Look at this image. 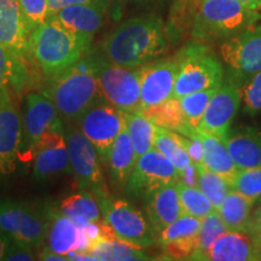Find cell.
<instances>
[{
	"label": "cell",
	"mask_w": 261,
	"mask_h": 261,
	"mask_svg": "<svg viewBox=\"0 0 261 261\" xmlns=\"http://www.w3.org/2000/svg\"><path fill=\"white\" fill-rule=\"evenodd\" d=\"M165 2L166 0H129L130 4L139 6V8H150V6L160 5Z\"/></svg>",
	"instance_id": "obj_48"
},
{
	"label": "cell",
	"mask_w": 261,
	"mask_h": 261,
	"mask_svg": "<svg viewBox=\"0 0 261 261\" xmlns=\"http://www.w3.org/2000/svg\"><path fill=\"white\" fill-rule=\"evenodd\" d=\"M179 71L173 97L181 98L198 91L217 89L223 84L220 61L207 42L192 40L177 54Z\"/></svg>",
	"instance_id": "obj_5"
},
{
	"label": "cell",
	"mask_w": 261,
	"mask_h": 261,
	"mask_svg": "<svg viewBox=\"0 0 261 261\" xmlns=\"http://www.w3.org/2000/svg\"><path fill=\"white\" fill-rule=\"evenodd\" d=\"M29 34L18 0H0V45L25 63Z\"/></svg>",
	"instance_id": "obj_19"
},
{
	"label": "cell",
	"mask_w": 261,
	"mask_h": 261,
	"mask_svg": "<svg viewBox=\"0 0 261 261\" xmlns=\"http://www.w3.org/2000/svg\"><path fill=\"white\" fill-rule=\"evenodd\" d=\"M166 24L158 15L137 16L116 25L104 39L108 61L126 68H138L158 60L167 51Z\"/></svg>",
	"instance_id": "obj_1"
},
{
	"label": "cell",
	"mask_w": 261,
	"mask_h": 261,
	"mask_svg": "<svg viewBox=\"0 0 261 261\" xmlns=\"http://www.w3.org/2000/svg\"><path fill=\"white\" fill-rule=\"evenodd\" d=\"M38 260H45V261H68V256L61 255L56 252H52L47 247H42L38 255Z\"/></svg>",
	"instance_id": "obj_47"
},
{
	"label": "cell",
	"mask_w": 261,
	"mask_h": 261,
	"mask_svg": "<svg viewBox=\"0 0 261 261\" xmlns=\"http://www.w3.org/2000/svg\"><path fill=\"white\" fill-rule=\"evenodd\" d=\"M58 110L44 92H29L24 98L22 116V144L19 159L33 158L42 137L57 121Z\"/></svg>",
	"instance_id": "obj_12"
},
{
	"label": "cell",
	"mask_w": 261,
	"mask_h": 261,
	"mask_svg": "<svg viewBox=\"0 0 261 261\" xmlns=\"http://www.w3.org/2000/svg\"><path fill=\"white\" fill-rule=\"evenodd\" d=\"M104 220L112 227L115 237L148 248L158 243V233L150 221L128 201L112 198L104 194L98 196Z\"/></svg>",
	"instance_id": "obj_7"
},
{
	"label": "cell",
	"mask_w": 261,
	"mask_h": 261,
	"mask_svg": "<svg viewBox=\"0 0 261 261\" xmlns=\"http://www.w3.org/2000/svg\"><path fill=\"white\" fill-rule=\"evenodd\" d=\"M52 210L23 201L0 198V230L11 241L42 247L51 224Z\"/></svg>",
	"instance_id": "obj_6"
},
{
	"label": "cell",
	"mask_w": 261,
	"mask_h": 261,
	"mask_svg": "<svg viewBox=\"0 0 261 261\" xmlns=\"http://www.w3.org/2000/svg\"><path fill=\"white\" fill-rule=\"evenodd\" d=\"M223 142L237 169L261 167V130L256 127H238Z\"/></svg>",
	"instance_id": "obj_22"
},
{
	"label": "cell",
	"mask_w": 261,
	"mask_h": 261,
	"mask_svg": "<svg viewBox=\"0 0 261 261\" xmlns=\"http://www.w3.org/2000/svg\"><path fill=\"white\" fill-rule=\"evenodd\" d=\"M260 200H261V198H260Z\"/></svg>",
	"instance_id": "obj_53"
},
{
	"label": "cell",
	"mask_w": 261,
	"mask_h": 261,
	"mask_svg": "<svg viewBox=\"0 0 261 261\" xmlns=\"http://www.w3.org/2000/svg\"><path fill=\"white\" fill-rule=\"evenodd\" d=\"M51 17L60 22L90 47L93 37L103 27L107 14L99 6L91 3L65 6Z\"/></svg>",
	"instance_id": "obj_20"
},
{
	"label": "cell",
	"mask_w": 261,
	"mask_h": 261,
	"mask_svg": "<svg viewBox=\"0 0 261 261\" xmlns=\"http://www.w3.org/2000/svg\"><path fill=\"white\" fill-rule=\"evenodd\" d=\"M67 121H76L87 108L100 99L97 57H85L48 80L44 91Z\"/></svg>",
	"instance_id": "obj_3"
},
{
	"label": "cell",
	"mask_w": 261,
	"mask_h": 261,
	"mask_svg": "<svg viewBox=\"0 0 261 261\" xmlns=\"http://www.w3.org/2000/svg\"><path fill=\"white\" fill-rule=\"evenodd\" d=\"M178 71L179 60L177 56L155 60L138 67L142 108L156 106L172 98Z\"/></svg>",
	"instance_id": "obj_15"
},
{
	"label": "cell",
	"mask_w": 261,
	"mask_h": 261,
	"mask_svg": "<svg viewBox=\"0 0 261 261\" xmlns=\"http://www.w3.org/2000/svg\"><path fill=\"white\" fill-rule=\"evenodd\" d=\"M64 135L69 150L70 169L80 190L93 191L97 197L107 194L100 159L92 143L79 128L71 125L65 127Z\"/></svg>",
	"instance_id": "obj_10"
},
{
	"label": "cell",
	"mask_w": 261,
	"mask_h": 261,
	"mask_svg": "<svg viewBox=\"0 0 261 261\" xmlns=\"http://www.w3.org/2000/svg\"><path fill=\"white\" fill-rule=\"evenodd\" d=\"M253 204L254 201L231 189L217 211L228 231H254L250 218Z\"/></svg>",
	"instance_id": "obj_29"
},
{
	"label": "cell",
	"mask_w": 261,
	"mask_h": 261,
	"mask_svg": "<svg viewBox=\"0 0 261 261\" xmlns=\"http://www.w3.org/2000/svg\"><path fill=\"white\" fill-rule=\"evenodd\" d=\"M179 197H180L182 214H189L192 217L203 219L208 214L215 211L213 203L204 192L197 187H191L184 182H177Z\"/></svg>",
	"instance_id": "obj_36"
},
{
	"label": "cell",
	"mask_w": 261,
	"mask_h": 261,
	"mask_svg": "<svg viewBox=\"0 0 261 261\" xmlns=\"http://www.w3.org/2000/svg\"><path fill=\"white\" fill-rule=\"evenodd\" d=\"M126 128L135 149L137 160L150 150L155 149L158 126L142 113H126Z\"/></svg>",
	"instance_id": "obj_31"
},
{
	"label": "cell",
	"mask_w": 261,
	"mask_h": 261,
	"mask_svg": "<svg viewBox=\"0 0 261 261\" xmlns=\"http://www.w3.org/2000/svg\"><path fill=\"white\" fill-rule=\"evenodd\" d=\"M144 248L117 237L103 238L91 247L89 253L94 261H138L150 260Z\"/></svg>",
	"instance_id": "obj_28"
},
{
	"label": "cell",
	"mask_w": 261,
	"mask_h": 261,
	"mask_svg": "<svg viewBox=\"0 0 261 261\" xmlns=\"http://www.w3.org/2000/svg\"><path fill=\"white\" fill-rule=\"evenodd\" d=\"M97 76L103 99L125 113L140 112L138 68H126L97 57Z\"/></svg>",
	"instance_id": "obj_9"
},
{
	"label": "cell",
	"mask_w": 261,
	"mask_h": 261,
	"mask_svg": "<svg viewBox=\"0 0 261 261\" xmlns=\"http://www.w3.org/2000/svg\"><path fill=\"white\" fill-rule=\"evenodd\" d=\"M231 189L255 202L261 198V167L238 169Z\"/></svg>",
	"instance_id": "obj_39"
},
{
	"label": "cell",
	"mask_w": 261,
	"mask_h": 261,
	"mask_svg": "<svg viewBox=\"0 0 261 261\" xmlns=\"http://www.w3.org/2000/svg\"><path fill=\"white\" fill-rule=\"evenodd\" d=\"M179 181L191 187H197V163L192 162L185 169L179 171Z\"/></svg>",
	"instance_id": "obj_46"
},
{
	"label": "cell",
	"mask_w": 261,
	"mask_h": 261,
	"mask_svg": "<svg viewBox=\"0 0 261 261\" xmlns=\"http://www.w3.org/2000/svg\"><path fill=\"white\" fill-rule=\"evenodd\" d=\"M197 0H174L169 11L166 32L169 42L178 44L191 38Z\"/></svg>",
	"instance_id": "obj_30"
},
{
	"label": "cell",
	"mask_w": 261,
	"mask_h": 261,
	"mask_svg": "<svg viewBox=\"0 0 261 261\" xmlns=\"http://www.w3.org/2000/svg\"><path fill=\"white\" fill-rule=\"evenodd\" d=\"M22 144V117L10 90L0 92V177H6L17 167Z\"/></svg>",
	"instance_id": "obj_16"
},
{
	"label": "cell",
	"mask_w": 261,
	"mask_h": 261,
	"mask_svg": "<svg viewBox=\"0 0 261 261\" xmlns=\"http://www.w3.org/2000/svg\"><path fill=\"white\" fill-rule=\"evenodd\" d=\"M217 90L218 87L217 89L198 91V92L187 94V96L179 98L185 119H187L188 125L190 126L191 129L200 130L205 109H207L212 96H213Z\"/></svg>",
	"instance_id": "obj_37"
},
{
	"label": "cell",
	"mask_w": 261,
	"mask_h": 261,
	"mask_svg": "<svg viewBox=\"0 0 261 261\" xmlns=\"http://www.w3.org/2000/svg\"><path fill=\"white\" fill-rule=\"evenodd\" d=\"M93 3L99 6L112 21L120 22L129 0H94Z\"/></svg>",
	"instance_id": "obj_43"
},
{
	"label": "cell",
	"mask_w": 261,
	"mask_h": 261,
	"mask_svg": "<svg viewBox=\"0 0 261 261\" xmlns=\"http://www.w3.org/2000/svg\"><path fill=\"white\" fill-rule=\"evenodd\" d=\"M46 240L48 249L61 255L68 256L71 252L89 253V243L85 238L83 227L77 226L58 210H52Z\"/></svg>",
	"instance_id": "obj_23"
},
{
	"label": "cell",
	"mask_w": 261,
	"mask_h": 261,
	"mask_svg": "<svg viewBox=\"0 0 261 261\" xmlns=\"http://www.w3.org/2000/svg\"><path fill=\"white\" fill-rule=\"evenodd\" d=\"M198 136L203 143V165L212 172L224 177L230 182L236 175L238 169L232 158L228 154L223 139L198 130Z\"/></svg>",
	"instance_id": "obj_27"
},
{
	"label": "cell",
	"mask_w": 261,
	"mask_h": 261,
	"mask_svg": "<svg viewBox=\"0 0 261 261\" xmlns=\"http://www.w3.org/2000/svg\"><path fill=\"white\" fill-rule=\"evenodd\" d=\"M28 63L17 61L4 46L0 45V92L10 90L22 91L28 81Z\"/></svg>",
	"instance_id": "obj_33"
},
{
	"label": "cell",
	"mask_w": 261,
	"mask_h": 261,
	"mask_svg": "<svg viewBox=\"0 0 261 261\" xmlns=\"http://www.w3.org/2000/svg\"><path fill=\"white\" fill-rule=\"evenodd\" d=\"M259 232V237H260V241H261V231H257Z\"/></svg>",
	"instance_id": "obj_52"
},
{
	"label": "cell",
	"mask_w": 261,
	"mask_h": 261,
	"mask_svg": "<svg viewBox=\"0 0 261 261\" xmlns=\"http://www.w3.org/2000/svg\"><path fill=\"white\" fill-rule=\"evenodd\" d=\"M33 160V177L38 181L47 180L62 173L69 172V150L65 140L64 127L60 119H57L39 142Z\"/></svg>",
	"instance_id": "obj_14"
},
{
	"label": "cell",
	"mask_w": 261,
	"mask_h": 261,
	"mask_svg": "<svg viewBox=\"0 0 261 261\" xmlns=\"http://www.w3.org/2000/svg\"><path fill=\"white\" fill-rule=\"evenodd\" d=\"M185 149H187L191 161L194 163L203 162V143L198 136V130L195 136L187 137L185 136Z\"/></svg>",
	"instance_id": "obj_44"
},
{
	"label": "cell",
	"mask_w": 261,
	"mask_h": 261,
	"mask_svg": "<svg viewBox=\"0 0 261 261\" xmlns=\"http://www.w3.org/2000/svg\"><path fill=\"white\" fill-rule=\"evenodd\" d=\"M238 2L242 3L243 5H246L247 8L259 11L261 10V0H238Z\"/></svg>",
	"instance_id": "obj_51"
},
{
	"label": "cell",
	"mask_w": 261,
	"mask_h": 261,
	"mask_svg": "<svg viewBox=\"0 0 261 261\" xmlns=\"http://www.w3.org/2000/svg\"><path fill=\"white\" fill-rule=\"evenodd\" d=\"M179 181V171L173 163L152 149L137 160L132 174L127 181L126 191L129 196H145L148 192Z\"/></svg>",
	"instance_id": "obj_13"
},
{
	"label": "cell",
	"mask_w": 261,
	"mask_h": 261,
	"mask_svg": "<svg viewBox=\"0 0 261 261\" xmlns=\"http://www.w3.org/2000/svg\"><path fill=\"white\" fill-rule=\"evenodd\" d=\"M244 112L250 115L261 113V71L250 75L241 89Z\"/></svg>",
	"instance_id": "obj_40"
},
{
	"label": "cell",
	"mask_w": 261,
	"mask_h": 261,
	"mask_svg": "<svg viewBox=\"0 0 261 261\" xmlns=\"http://www.w3.org/2000/svg\"><path fill=\"white\" fill-rule=\"evenodd\" d=\"M252 227L254 231H261V207L257 208V211L254 214L252 219Z\"/></svg>",
	"instance_id": "obj_50"
},
{
	"label": "cell",
	"mask_w": 261,
	"mask_h": 261,
	"mask_svg": "<svg viewBox=\"0 0 261 261\" xmlns=\"http://www.w3.org/2000/svg\"><path fill=\"white\" fill-rule=\"evenodd\" d=\"M260 18L259 11L238 0H197L191 39L203 42L225 40Z\"/></svg>",
	"instance_id": "obj_4"
},
{
	"label": "cell",
	"mask_w": 261,
	"mask_h": 261,
	"mask_svg": "<svg viewBox=\"0 0 261 261\" xmlns=\"http://www.w3.org/2000/svg\"><path fill=\"white\" fill-rule=\"evenodd\" d=\"M137 162V156L133 149L132 142H130L128 132H127L126 125L123 127L121 133L117 138L110 150L109 158H108V165H109L110 175L113 181L119 187H125L127 181L132 174Z\"/></svg>",
	"instance_id": "obj_25"
},
{
	"label": "cell",
	"mask_w": 261,
	"mask_h": 261,
	"mask_svg": "<svg viewBox=\"0 0 261 261\" xmlns=\"http://www.w3.org/2000/svg\"><path fill=\"white\" fill-rule=\"evenodd\" d=\"M227 231L228 228L218 211H213L203 219H201V227L197 234V249L191 260H205V255L213 243Z\"/></svg>",
	"instance_id": "obj_34"
},
{
	"label": "cell",
	"mask_w": 261,
	"mask_h": 261,
	"mask_svg": "<svg viewBox=\"0 0 261 261\" xmlns=\"http://www.w3.org/2000/svg\"><path fill=\"white\" fill-rule=\"evenodd\" d=\"M219 52L228 69L240 77L261 71V18L221 41Z\"/></svg>",
	"instance_id": "obj_11"
},
{
	"label": "cell",
	"mask_w": 261,
	"mask_h": 261,
	"mask_svg": "<svg viewBox=\"0 0 261 261\" xmlns=\"http://www.w3.org/2000/svg\"><path fill=\"white\" fill-rule=\"evenodd\" d=\"M144 200L149 221L156 233L182 214L177 182L148 192L144 196Z\"/></svg>",
	"instance_id": "obj_21"
},
{
	"label": "cell",
	"mask_w": 261,
	"mask_h": 261,
	"mask_svg": "<svg viewBox=\"0 0 261 261\" xmlns=\"http://www.w3.org/2000/svg\"><path fill=\"white\" fill-rule=\"evenodd\" d=\"M197 188L204 192L217 211L230 192L231 184L224 177L208 169L203 163H197Z\"/></svg>",
	"instance_id": "obj_35"
},
{
	"label": "cell",
	"mask_w": 261,
	"mask_h": 261,
	"mask_svg": "<svg viewBox=\"0 0 261 261\" xmlns=\"http://www.w3.org/2000/svg\"><path fill=\"white\" fill-rule=\"evenodd\" d=\"M201 227V219L189 214H181L177 220L158 233V243L163 244L177 240L197 237Z\"/></svg>",
	"instance_id": "obj_38"
},
{
	"label": "cell",
	"mask_w": 261,
	"mask_h": 261,
	"mask_svg": "<svg viewBox=\"0 0 261 261\" xmlns=\"http://www.w3.org/2000/svg\"><path fill=\"white\" fill-rule=\"evenodd\" d=\"M35 248H33L29 244L16 242L11 241L9 247L6 248L3 260L4 261H34L38 257L35 255Z\"/></svg>",
	"instance_id": "obj_42"
},
{
	"label": "cell",
	"mask_w": 261,
	"mask_h": 261,
	"mask_svg": "<svg viewBox=\"0 0 261 261\" xmlns=\"http://www.w3.org/2000/svg\"><path fill=\"white\" fill-rule=\"evenodd\" d=\"M90 47L54 17L32 31L27 45L28 67L47 80L77 63Z\"/></svg>",
	"instance_id": "obj_2"
},
{
	"label": "cell",
	"mask_w": 261,
	"mask_h": 261,
	"mask_svg": "<svg viewBox=\"0 0 261 261\" xmlns=\"http://www.w3.org/2000/svg\"><path fill=\"white\" fill-rule=\"evenodd\" d=\"M75 122L96 148L100 161L107 163L114 142L126 125V113L100 98Z\"/></svg>",
	"instance_id": "obj_8"
},
{
	"label": "cell",
	"mask_w": 261,
	"mask_h": 261,
	"mask_svg": "<svg viewBox=\"0 0 261 261\" xmlns=\"http://www.w3.org/2000/svg\"><path fill=\"white\" fill-rule=\"evenodd\" d=\"M29 31L44 23L48 17V0H18Z\"/></svg>",
	"instance_id": "obj_41"
},
{
	"label": "cell",
	"mask_w": 261,
	"mask_h": 261,
	"mask_svg": "<svg viewBox=\"0 0 261 261\" xmlns=\"http://www.w3.org/2000/svg\"><path fill=\"white\" fill-rule=\"evenodd\" d=\"M185 136L163 127L156 128L155 149L159 150L177 167L178 171H182L190 166L192 161L185 149Z\"/></svg>",
	"instance_id": "obj_32"
},
{
	"label": "cell",
	"mask_w": 261,
	"mask_h": 261,
	"mask_svg": "<svg viewBox=\"0 0 261 261\" xmlns=\"http://www.w3.org/2000/svg\"><path fill=\"white\" fill-rule=\"evenodd\" d=\"M94 0H48V17L54 16L56 12L65 6L80 5V4H91ZM47 17V18H48Z\"/></svg>",
	"instance_id": "obj_45"
},
{
	"label": "cell",
	"mask_w": 261,
	"mask_h": 261,
	"mask_svg": "<svg viewBox=\"0 0 261 261\" xmlns=\"http://www.w3.org/2000/svg\"><path fill=\"white\" fill-rule=\"evenodd\" d=\"M241 102V87L236 83L227 81L221 84L208 103L200 130L224 139L240 109Z\"/></svg>",
	"instance_id": "obj_17"
},
{
	"label": "cell",
	"mask_w": 261,
	"mask_h": 261,
	"mask_svg": "<svg viewBox=\"0 0 261 261\" xmlns=\"http://www.w3.org/2000/svg\"><path fill=\"white\" fill-rule=\"evenodd\" d=\"M10 242H11V240H10V238L6 236L5 233L0 230V261H2L3 257H4L6 248L9 247Z\"/></svg>",
	"instance_id": "obj_49"
},
{
	"label": "cell",
	"mask_w": 261,
	"mask_h": 261,
	"mask_svg": "<svg viewBox=\"0 0 261 261\" xmlns=\"http://www.w3.org/2000/svg\"><path fill=\"white\" fill-rule=\"evenodd\" d=\"M205 260L256 261L261 260V241L257 231H227L208 250Z\"/></svg>",
	"instance_id": "obj_18"
},
{
	"label": "cell",
	"mask_w": 261,
	"mask_h": 261,
	"mask_svg": "<svg viewBox=\"0 0 261 261\" xmlns=\"http://www.w3.org/2000/svg\"><path fill=\"white\" fill-rule=\"evenodd\" d=\"M139 113L159 127L175 130L187 137H192L197 133V130L191 129L188 125L179 98L172 97L156 106L142 108Z\"/></svg>",
	"instance_id": "obj_26"
},
{
	"label": "cell",
	"mask_w": 261,
	"mask_h": 261,
	"mask_svg": "<svg viewBox=\"0 0 261 261\" xmlns=\"http://www.w3.org/2000/svg\"><path fill=\"white\" fill-rule=\"evenodd\" d=\"M58 211L80 227L104 219L99 201L91 190H81L65 197L61 201Z\"/></svg>",
	"instance_id": "obj_24"
}]
</instances>
